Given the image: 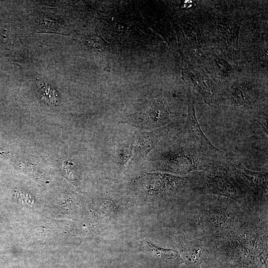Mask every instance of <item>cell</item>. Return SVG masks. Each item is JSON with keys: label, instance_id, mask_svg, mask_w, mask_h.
<instances>
[{"label": "cell", "instance_id": "52a82bcc", "mask_svg": "<svg viewBox=\"0 0 268 268\" xmlns=\"http://www.w3.org/2000/svg\"><path fill=\"white\" fill-rule=\"evenodd\" d=\"M161 135L153 133H140L135 140V158L145 156L158 143Z\"/></svg>", "mask_w": 268, "mask_h": 268}, {"label": "cell", "instance_id": "6da1fadb", "mask_svg": "<svg viewBox=\"0 0 268 268\" xmlns=\"http://www.w3.org/2000/svg\"><path fill=\"white\" fill-rule=\"evenodd\" d=\"M161 151L157 158L160 167L183 174H196L211 169L227 157L221 150L213 151L188 140L181 134Z\"/></svg>", "mask_w": 268, "mask_h": 268}, {"label": "cell", "instance_id": "30bf717a", "mask_svg": "<svg viewBox=\"0 0 268 268\" xmlns=\"http://www.w3.org/2000/svg\"><path fill=\"white\" fill-rule=\"evenodd\" d=\"M133 145L130 143L128 146L125 145L121 149L119 155L120 162L124 163L127 162V160L131 157L132 154Z\"/></svg>", "mask_w": 268, "mask_h": 268}, {"label": "cell", "instance_id": "3957f363", "mask_svg": "<svg viewBox=\"0 0 268 268\" xmlns=\"http://www.w3.org/2000/svg\"><path fill=\"white\" fill-rule=\"evenodd\" d=\"M226 159L217 167L218 174L213 176L208 175L205 171L196 173V180L199 190L230 198H235L238 193L237 186L232 178L226 175L227 172Z\"/></svg>", "mask_w": 268, "mask_h": 268}, {"label": "cell", "instance_id": "8fae6325", "mask_svg": "<svg viewBox=\"0 0 268 268\" xmlns=\"http://www.w3.org/2000/svg\"><path fill=\"white\" fill-rule=\"evenodd\" d=\"M267 117V116H260L255 119L262 128L264 132L267 134V136H268Z\"/></svg>", "mask_w": 268, "mask_h": 268}, {"label": "cell", "instance_id": "8992f818", "mask_svg": "<svg viewBox=\"0 0 268 268\" xmlns=\"http://www.w3.org/2000/svg\"><path fill=\"white\" fill-rule=\"evenodd\" d=\"M190 79L194 86L202 96L205 102L210 106L215 104L217 95L213 83L205 75H201L198 72H189Z\"/></svg>", "mask_w": 268, "mask_h": 268}, {"label": "cell", "instance_id": "7a4b0ae2", "mask_svg": "<svg viewBox=\"0 0 268 268\" xmlns=\"http://www.w3.org/2000/svg\"><path fill=\"white\" fill-rule=\"evenodd\" d=\"M224 96L235 118L246 120L267 116L263 114L267 96L263 90L255 85L239 84L225 92Z\"/></svg>", "mask_w": 268, "mask_h": 268}, {"label": "cell", "instance_id": "277c9868", "mask_svg": "<svg viewBox=\"0 0 268 268\" xmlns=\"http://www.w3.org/2000/svg\"><path fill=\"white\" fill-rule=\"evenodd\" d=\"M125 122L141 128L155 129L169 124L174 118L168 107L161 104L151 106L143 112L127 116Z\"/></svg>", "mask_w": 268, "mask_h": 268}, {"label": "cell", "instance_id": "ba28073f", "mask_svg": "<svg viewBox=\"0 0 268 268\" xmlns=\"http://www.w3.org/2000/svg\"><path fill=\"white\" fill-rule=\"evenodd\" d=\"M145 244L150 251L163 259L173 260L178 256L177 251L172 249H164L148 241H146Z\"/></svg>", "mask_w": 268, "mask_h": 268}, {"label": "cell", "instance_id": "9c48e42d", "mask_svg": "<svg viewBox=\"0 0 268 268\" xmlns=\"http://www.w3.org/2000/svg\"><path fill=\"white\" fill-rule=\"evenodd\" d=\"M87 42L90 46L101 51L106 50L108 47L107 42L98 36H89L87 38Z\"/></svg>", "mask_w": 268, "mask_h": 268}, {"label": "cell", "instance_id": "5b68a950", "mask_svg": "<svg viewBox=\"0 0 268 268\" xmlns=\"http://www.w3.org/2000/svg\"><path fill=\"white\" fill-rule=\"evenodd\" d=\"M188 111L185 126L181 134L191 141L207 149L218 151L202 132L196 114L193 92L189 90L187 93Z\"/></svg>", "mask_w": 268, "mask_h": 268}]
</instances>
